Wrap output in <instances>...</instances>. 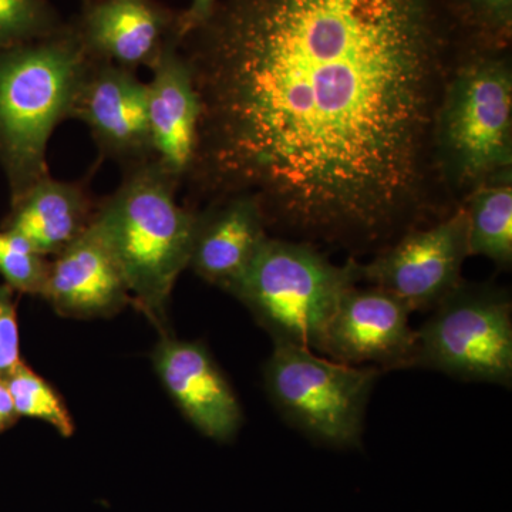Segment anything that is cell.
<instances>
[{"label":"cell","instance_id":"1","mask_svg":"<svg viewBox=\"0 0 512 512\" xmlns=\"http://www.w3.org/2000/svg\"><path fill=\"white\" fill-rule=\"evenodd\" d=\"M201 103L184 181L276 237L376 255L454 211L433 133L457 57L434 0H218L181 37Z\"/></svg>","mask_w":512,"mask_h":512},{"label":"cell","instance_id":"2","mask_svg":"<svg viewBox=\"0 0 512 512\" xmlns=\"http://www.w3.org/2000/svg\"><path fill=\"white\" fill-rule=\"evenodd\" d=\"M178 187L156 160L128 165L94 217L131 302L160 329L175 282L190 265L197 228L198 211L178 204Z\"/></svg>","mask_w":512,"mask_h":512},{"label":"cell","instance_id":"3","mask_svg":"<svg viewBox=\"0 0 512 512\" xmlns=\"http://www.w3.org/2000/svg\"><path fill=\"white\" fill-rule=\"evenodd\" d=\"M93 62L77 29L0 49V165L12 202L49 177L50 138L72 119Z\"/></svg>","mask_w":512,"mask_h":512},{"label":"cell","instance_id":"4","mask_svg":"<svg viewBox=\"0 0 512 512\" xmlns=\"http://www.w3.org/2000/svg\"><path fill=\"white\" fill-rule=\"evenodd\" d=\"M434 168L456 210L476 188L512 171V66L498 49L458 56L433 133Z\"/></svg>","mask_w":512,"mask_h":512},{"label":"cell","instance_id":"5","mask_svg":"<svg viewBox=\"0 0 512 512\" xmlns=\"http://www.w3.org/2000/svg\"><path fill=\"white\" fill-rule=\"evenodd\" d=\"M357 284V259L336 265L308 242L269 235L229 295L244 303L274 343L318 353L343 295Z\"/></svg>","mask_w":512,"mask_h":512},{"label":"cell","instance_id":"6","mask_svg":"<svg viewBox=\"0 0 512 512\" xmlns=\"http://www.w3.org/2000/svg\"><path fill=\"white\" fill-rule=\"evenodd\" d=\"M382 370L350 366L303 346L274 343L264 367L265 389L293 429L320 446L362 444L367 404Z\"/></svg>","mask_w":512,"mask_h":512},{"label":"cell","instance_id":"7","mask_svg":"<svg viewBox=\"0 0 512 512\" xmlns=\"http://www.w3.org/2000/svg\"><path fill=\"white\" fill-rule=\"evenodd\" d=\"M417 332L414 367L470 383L512 386V299L494 284L461 281Z\"/></svg>","mask_w":512,"mask_h":512},{"label":"cell","instance_id":"8","mask_svg":"<svg viewBox=\"0 0 512 512\" xmlns=\"http://www.w3.org/2000/svg\"><path fill=\"white\" fill-rule=\"evenodd\" d=\"M467 215L463 205L447 217L406 232L394 244L357 261L360 284L390 293L410 312H430L463 281L468 258Z\"/></svg>","mask_w":512,"mask_h":512},{"label":"cell","instance_id":"9","mask_svg":"<svg viewBox=\"0 0 512 512\" xmlns=\"http://www.w3.org/2000/svg\"><path fill=\"white\" fill-rule=\"evenodd\" d=\"M412 312L376 286H352L343 295L320 345V355L350 366L382 372L414 367L417 332Z\"/></svg>","mask_w":512,"mask_h":512},{"label":"cell","instance_id":"10","mask_svg":"<svg viewBox=\"0 0 512 512\" xmlns=\"http://www.w3.org/2000/svg\"><path fill=\"white\" fill-rule=\"evenodd\" d=\"M72 119L83 121L101 156L123 167L154 160L148 126L147 83L136 72L94 60Z\"/></svg>","mask_w":512,"mask_h":512},{"label":"cell","instance_id":"11","mask_svg":"<svg viewBox=\"0 0 512 512\" xmlns=\"http://www.w3.org/2000/svg\"><path fill=\"white\" fill-rule=\"evenodd\" d=\"M153 363L165 390L195 429L220 443L237 436L244 421L241 404L204 343L165 335Z\"/></svg>","mask_w":512,"mask_h":512},{"label":"cell","instance_id":"12","mask_svg":"<svg viewBox=\"0 0 512 512\" xmlns=\"http://www.w3.org/2000/svg\"><path fill=\"white\" fill-rule=\"evenodd\" d=\"M151 72L147 104L154 160L181 184L194 160L201 103L180 40L164 50Z\"/></svg>","mask_w":512,"mask_h":512},{"label":"cell","instance_id":"13","mask_svg":"<svg viewBox=\"0 0 512 512\" xmlns=\"http://www.w3.org/2000/svg\"><path fill=\"white\" fill-rule=\"evenodd\" d=\"M66 318H104L131 302L126 281L96 222L50 262L45 295Z\"/></svg>","mask_w":512,"mask_h":512},{"label":"cell","instance_id":"14","mask_svg":"<svg viewBox=\"0 0 512 512\" xmlns=\"http://www.w3.org/2000/svg\"><path fill=\"white\" fill-rule=\"evenodd\" d=\"M77 32L92 59L133 72L140 66L151 69L180 40L178 22L153 0H96Z\"/></svg>","mask_w":512,"mask_h":512},{"label":"cell","instance_id":"15","mask_svg":"<svg viewBox=\"0 0 512 512\" xmlns=\"http://www.w3.org/2000/svg\"><path fill=\"white\" fill-rule=\"evenodd\" d=\"M268 237L264 214L251 198L211 202L198 211L188 268L231 293Z\"/></svg>","mask_w":512,"mask_h":512},{"label":"cell","instance_id":"16","mask_svg":"<svg viewBox=\"0 0 512 512\" xmlns=\"http://www.w3.org/2000/svg\"><path fill=\"white\" fill-rule=\"evenodd\" d=\"M97 207L82 181H40L12 202L5 229L20 235L42 256L59 255L89 229Z\"/></svg>","mask_w":512,"mask_h":512},{"label":"cell","instance_id":"17","mask_svg":"<svg viewBox=\"0 0 512 512\" xmlns=\"http://www.w3.org/2000/svg\"><path fill=\"white\" fill-rule=\"evenodd\" d=\"M468 255L484 256L498 268L512 266V171L491 178L463 202Z\"/></svg>","mask_w":512,"mask_h":512},{"label":"cell","instance_id":"18","mask_svg":"<svg viewBox=\"0 0 512 512\" xmlns=\"http://www.w3.org/2000/svg\"><path fill=\"white\" fill-rule=\"evenodd\" d=\"M5 380L19 416L45 421L62 436H73L72 416L62 397L45 379L36 375L25 363L20 362L9 375L5 376Z\"/></svg>","mask_w":512,"mask_h":512},{"label":"cell","instance_id":"19","mask_svg":"<svg viewBox=\"0 0 512 512\" xmlns=\"http://www.w3.org/2000/svg\"><path fill=\"white\" fill-rule=\"evenodd\" d=\"M50 262L37 254L26 239L10 232L0 231V274L6 284L29 295H45Z\"/></svg>","mask_w":512,"mask_h":512},{"label":"cell","instance_id":"20","mask_svg":"<svg viewBox=\"0 0 512 512\" xmlns=\"http://www.w3.org/2000/svg\"><path fill=\"white\" fill-rule=\"evenodd\" d=\"M60 29L46 0H0V49L43 39Z\"/></svg>","mask_w":512,"mask_h":512},{"label":"cell","instance_id":"21","mask_svg":"<svg viewBox=\"0 0 512 512\" xmlns=\"http://www.w3.org/2000/svg\"><path fill=\"white\" fill-rule=\"evenodd\" d=\"M10 286H0V376L5 377L20 363L19 330Z\"/></svg>","mask_w":512,"mask_h":512},{"label":"cell","instance_id":"22","mask_svg":"<svg viewBox=\"0 0 512 512\" xmlns=\"http://www.w3.org/2000/svg\"><path fill=\"white\" fill-rule=\"evenodd\" d=\"M467 3L481 25L493 29L495 35L510 32L512 0H467Z\"/></svg>","mask_w":512,"mask_h":512},{"label":"cell","instance_id":"23","mask_svg":"<svg viewBox=\"0 0 512 512\" xmlns=\"http://www.w3.org/2000/svg\"><path fill=\"white\" fill-rule=\"evenodd\" d=\"M217 2L218 0H191L190 8L185 12L183 18L178 20V36H180V40L181 37L187 35L191 30L198 28L208 19Z\"/></svg>","mask_w":512,"mask_h":512},{"label":"cell","instance_id":"24","mask_svg":"<svg viewBox=\"0 0 512 512\" xmlns=\"http://www.w3.org/2000/svg\"><path fill=\"white\" fill-rule=\"evenodd\" d=\"M18 412H16L15 404H13L12 394L8 389L5 377L0 376V430L13 424V421L18 419Z\"/></svg>","mask_w":512,"mask_h":512}]
</instances>
